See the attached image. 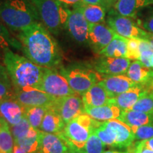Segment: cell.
I'll use <instances>...</instances> for the list:
<instances>
[{
    "label": "cell",
    "mask_w": 153,
    "mask_h": 153,
    "mask_svg": "<svg viewBox=\"0 0 153 153\" xmlns=\"http://www.w3.org/2000/svg\"><path fill=\"white\" fill-rule=\"evenodd\" d=\"M18 39L25 57L45 68L60 66L62 53L53 34L41 23H36L19 32Z\"/></svg>",
    "instance_id": "6da1fadb"
},
{
    "label": "cell",
    "mask_w": 153,
    "mask_h": 153,
    "mask_svg": "<svg viewBox=\"0 0 153 153\" xmlns=\"http://www.w3.org/2000/svg\"><path fill=\"white\" fill-rule=\"evenodd\" d=\"M4 63L14 89L35 88L40 83L44 68L21 56L11 49L4 51Z\"/></svg>",
    "instance_id": "7a4b0ae2"
},
{
    "label": "cell",
    "mask_w": 153,
    "mask_h": 153,
    "mask_svg": "<svg viewBox=\"0 0 153 153\" xmlns=\"http://www.w3.org/2000/svg\"><path fill=\"white\" fill-rule=\"evenodd\" d=\"M0 19L9 29L19 32L40 22L31 0H0Z\"/></svg>",
    "instance_id": "3957f363"
},
{
    "label": "cell",
    "mask_w": 153,
    "mask_h": 153,
    "mask_svg": "<svg viewBox=\"0 0 153 153\" xmlns=\"http://www.w3.org/2000/svg\"><path fill=\"white\" fill-rule=\"evenodd\" d=\"M37 11L39 22L53 35L65 29L70 9L58 0H31Z\"/></svg>",
    "instance_id": "277c9868"
},
{
    "label": "cell",
    "mask_w": 153,
    "mask_h": 153,
    "mask_svg": "<svg viewBox=\"0 0 153 153\" xmlns=\"http://www.w3.org/2000/svg\"><path fill=\"white\" fill-rule=\"evenodd\" d=\"M102 122L97 121L87 114L79 116L69 122L63 131L57 133L62 137L72 148L82 150L90 134L98 128Z\"/></svg>",
    "instance_id": "5b68a950"
},
{
    "label": "cell",
    "mask_w": 153,
    "mask_h": 153,
    "mask_svg": "<svg viewBox=\"0 0 153 153\" xmlns=\"http://www.w3.org/2000/svg\"><path fill=\"white\" fill-rule=\"evenodd\" d=\"M60 72L65 77L72 90L80 96L104 78L91 65L79 63L62 68Z\"/></svg>",
    "instance_id": "8992f818"
},
{
    "label": "cell",
    "mask_w": 153,
    "mask_h": 153,
    "mask_svg": "<svg viewBox=\"0 0 153 153\" xmlns=\"http://www.w3.org/2000/svg\"><path fill=\"white\" fill-rule=\"evenodd\" d=\"M36 89L44 91L56 99L76 94L69 85L65 77L60 73V70L55 68H44L43 77Z\"/></svg>",
    "instance_id": "52a82bcc"
},
{
    "label": "cell",
    "mask_w": 153,
    "mask_h": 153,
    "mask_svg": "<svg viewBox=\"0 0 153 153\" xmlns=\"http://www.w3.org/2000/svg\"><path fill=\"white\" fill-rule=\"evenodd\" d=\"M106 23L116 34L126 38L145 40L148 33L140 28L131 18L121 16L113 9L108 11Z\"/></svg>",
    "instance_id": "ba28073f"
},
{
    "label": "cell",
    "mask_w": 153,
    "mask_h": 153,
    "mask_svg": "<svg viewBox=\"0 0 153 153\" xmlns=\"http://www.w3.org/2000/svg\"><path fill=\"white\" fill-rule=\"evenodd\" d=\"M89 24L86 20L82 7H74L70 11L65 29L74 41L79 45H88Z\"/></svg>",
    "instance_id": "9c48e42d"
},
{
    "label": "cell",
    "mask_w": 153,
    "mask_h": 153,
    "mask_svg": "<svg viewBox=\"0 0 153 153\" xmlns=\"http://www.w3.org/2000/svg\"><path fill=\"white\" fill-rule=\"evenodd\" d=\"M60 114L66 124L85 113V106L82 96L74 94L57 99L51 105Z\"/></svg>",
    "instance_id": "30bf717a"
},
{
    "label": "cell",
    "mask_w": 153,
    "mask_h": 153,
    "mask_svg": "<svg viewBox=\"0 0 153 153\" xmlns=\"http://www.w3.org/2000/svg\"><path fill=\"white\" fill-rule=\"evenodd\" d=\"M131 61L126 57L100 56L96 59L91 67L103 77L126 73Z\"/></svg>",
    "instance_id": "8fae6325"
},
{
    "label": "cell",
    "mask_w": 153,
    "mask_h": 153,
    "mask_svg": "<svg viewBox=\"0 0 153 153\" xmlns=\"http://www.w3.org/2000/svg\"><path fill=\"white\" fill-rule=\"evenodd\" d=\"M14 98L26 108L48 107L56 100L51 95L35 88L14 89Z\"/></svg>",
    "instance_id": "7c38bea8"
},
{
    "label": "cell",
    "mask_w": 153,
    "mask_h": 153,
    "mask_svg": "<svg viewBox=\"0 0 153 153\" xmlns=\"http://www.w3.org/2000/svg\"><path fill=\"white\" fill-rule=\"evenodd\" d=\"M116 34L105 24H89L88 45L94 52L99 54L110 43Z\"/></svg>",
    "instance_id": "4fadbf2b"
},
{
    "label": "cell",
    "mask_w": 153,
    "mask_h": 153,
    "mask_svg": "<svg viewBox=\"0 0 153 153\" xmlns=\"http://www.w3.org/2000/svg\"><path fill=\"white\" fill-rule=\"evenodd\" d=\"M71 147L58 134L40 131L39 148L37 153H68Z\"/></svg>",
    "instance_id": "5bb4252c"
},
{
    "label": "cell",
    "mask_w": 153,
    "mask_h": 153,
    "mask_svg": "<svg viewBox=\"0 0 153 153\" xmlns=\"http://www.w3.org/2000/svg\"><path fill=\"white\" fill-rule=\"evenodd\" d=\"M99 83L104 88L109 98L117 97L137 85L126 74L106 76Z\"/></svg>",
    "instance_id": "9a60e30c"
},
{
    "label": "cell",
    "mask_w": 153,
    "mask_h": 153,
    "mask_svg": "<svg viewBox=\"0 0 153 153\" xmlns=\"http://www.w3.org/2000/svg\"><path fill=\"white\" fill-rule=\"evenodd\" d=\"M25 114V107L15 98L0 101V117L10 126L16 125Z\"/></svg>",
    "instance_id": "2e32d148"
},
{
    "label": "cell",
    "mask_w": 153,
    "mask_h": 153,
    "mask_svg": "<svg viewBox=\"0 0 153 153\" xmlns=\"http://www.w3.org/2000/svg\"><path fill=\"white\" fill-rule=\"evenodd\" d=\"M147 91L148 90L145 89L144 85L137 84L129 90L120 94L114 98H110L108 104L117 106L121 111L131 109L137 100Z\"/></svg>",
    "instance_id": "e0dca14e"
},
{
    "label": "cell",
    "mask_w": 153,
    "mask_h": 153,
    "mask_svg": "<svg viewBox=\"0 0 153 153\" xmlns=\"http://www.w3.org/2000/svg\"><path fill=\"white\" fill-rule=\"evenodd\" d=\"M116 134V147L118 148H130L135 140V135L131 128L121 120L113 119L105 121Z\"/></svg>",
    "instance_id": "ac0fdd59"
},
{
    "label": "cell",
    "mask_w": 153,
    "mask_h": 153,
    "mask_svg": "<svg viewBox=\"0 0 153 153\" xmlns=\"http://www.w3.org/2000/svg\"><path fill=\"white\" fill-rule=\"evenodd\" d=\"M153 4V0H118L113 9L121 16L135 19L140 11Z\"/></svg>",
    "instance_id": "d6986e66"
},
{
    "label": "cell",
    "mask_w": 153,
    "mask_h": 153,
    "mask_svg": "<svg viewBox=\"0 0 153 153\" xmlns=\"http://www.w3.org/2000/svg\"><path fill=\"white\" fill-rule=\"evenodd\" d=\"M86 108L98 107L108 104L109 97L104 88L99 83L95 84L82 96Z\"/></svg>",
    "instance_id": "ffe728a7"
},
{
    "label": "cell",
    "mask_w": 153,
    "mask_h": 153,
    "mask_svg": "<svg viewBox=\"0 0 153 153\" xmlns=\"http://www.w3.org/2000/svg\"><path fill=\"white\" fill-rule=\"evenodd\" d=\"M118 120L131 128L153 124V113H145L132 109L121 111Z\"/></svg>",
    "instance_id": "44dd1931"
},
{
    "label": "cell",
    "mask_w": 153,
    "mask_h": 153,
    "mask_svg": "<svg viewBox=\"0 0 153 153\" xmlns=\"http://www.w3.org/2000/svg\"><path fill=\"white\" fill-rule=\"evenodd\" d=\"M66 123L61 118L60 114L52 106L47 107L39 131L48 133L57 134L63 131Z\"/></svg>",
    "instance_id": "7402d4cb"
},
{
    "label": "cell",
    "mask_w": 153,
    "mask_h": 153,
    "mask_svg": "<svg viewBox=\"0 0 153 153\" xmlns=\"http://www.w3.org/2000/svg\"><path fill=\"white\" fill-rule=\"evenodd\" d=\"M126 75L135 84L145 85L153 80V70L140 60H134L131 62Z\"/></svg>",
    "instance_id": "603a6c76"
},
{
    "label": "cell",
    "mask_w": 153,
    "mask_h": 153,
    "mask_svg": "<svg viewBox=\"0 0 153 153\" xmlns=\"http://www.w3.org/2000/svg\"><path fill=\"white\" fill-rule=\"evenodd\" d=\"M85 113L95 120L105 122L113 119H117L120 116L121 110L114 105L106 104L98 107L86 108Z\"/></svg>",
    "instance_id": "cb8c5ba5"
},
{
    "label": "cell",
    "mask_w": 153,
    "mask_h": 153,
    "mask_svg": "<svg viewBox=\"0 0 153 153\" xmlns=\"http://www.w3.org/2000/svg\"><path fill=\"white\" fill-rule=\"evenodd\" d=\"M128 38L116 34L113 40L103 49L99 55L100 56L112 57H126L128 52Z\"/></svg>",
    "instance_id": "d4e9b609"
},
{
    "label": "cell",
    "mask_w": 153,
    "mask_h": 153,
    "mask_svg": "<svg viewBox=\"0 0 153 153\" xmlns=\"http://www.w3.org/2000/svg\"><path fill=\"white\" fill-rule=\"evenodd\" d=\"M40 131L31 128L26 135L14 141V144L19 145L27 153H37L39 148Z\"/></svg>",
    "instance_id": "484cf974"
},
{
    "label": "cell",
    "mask_w": 153,
    "mask_h": 153,
    "mask_svg": "<svg viewBox=\"0 0 153 153\" xmlns=\"http://www.w3.org/2000/svg\"><path fill=\"white\" fill-rule=\"evenodd\" d=\"M82 11L89 24H104L106 9L103 6L85 4L82 7Z\"/></svg>",
    "instance_id": "4316f807"
},
{
    "label": "cell",
    "mask_w": 153,
    "mask_h": 153,
    "mask_svg": "<svg viewBox=\"0 0 153 153\" xmlns=\"http://www.w3.org/2000/svg\"><path fill=\"white\" fill-rule=\"evenodd\" d=\"M14 141L9 125L4 120L0 124V153H13Z\"/></svg>",
    "instance_id": "83f0119b"
},
{
    "label": "cell",
    "mask_w": 153,
    "mask_h": 153,
    "mask_svg": "<svg viewBox=\"0 0 153 153\" xmlns=\"http://www.w3.org/2000/svg\"><path fill=\"white\" fill-rule=\"evenodd\" d=\"M47 111V107H25L24 116L32 128L39 130Z\"/></svg>",
    "instance_id": "f1b7e54d"
},
{
    "label": "cell",
    "mask_w": 153,
    "mask_h": 153,
    "mask_svg": "<svg viewBox=\"0 0 153 153\" xmlns=\"http://www.w3.org/2000/svg\"><path fill=\"white\" fill-rule=\"evenodd\" d=\"M0 48L4 51L6 49L14 48L21 50V43L11 35L7 26L0 19Z\"/></svg>",
    "instance_id": "f546056e"
},
{
    "label": "cell",
    "mask_w": 153,
    "mask_h": 153,
    "mask_svg": "<svg viewBox=\"0 0 153 153\" xmlns=\"http://www.w3.org/2000/svg\"><path fill=\"white\" fill-rule=\"evenodd\" d=\"M94 132L105 145L116 147V134L106 122H102L98 128L94 129Z\"/></svg>",
    "instance_id": "4dcf8cb0"
},
{
    "label": "cell",
    "mask_w": 153,
    "mask_h": 153,
    "mask_svg": "<svg viewBox=\"0 0 153 153\" xmlns=\"http://www.w3.org/2000/svg\"><path fill=\"white\" fill-rule=\"evenodd\" d=\"M15 91L7 70L0 75V101L14 98Z\"/></svg>",
    "instance_id": "1f68e13d"
},
{
    "label": "cell",
    "mask_w": 153,
    "mask_h": 153,
    "mask_svg": "<svg viewBox=\"0 0 153 153\" xmlns=\"http://www.w3.org/2000/svg\"><path fill=\"white\" fill-rule=\"evenodd\" d=\"M131 109L145 113H153L152 91H148L145 93L133 105Z\"/></svg>",
    "instance_id": "d6a6232c"
},
{
    "label": "cell",
    "mask_w": 153,
    "mask_h": 153,
    "mask_svg": "<svg viewBox=\"0 0 153 153\" xmlns=\"http://www.w3.org/2000/svg\"><path fill=\"white\" fill-rule=\"evenodd\" d=\"M105 146L106 145L94 131L89 135L85 148L82 150L85 153H103Z\"/></svg>",
    "instance_id": "836d02e7"
},
{
    "label": "cell",
    "mask_w": 153,
    "mask_h": 153,
    "mask_svg": "<svg viewBox=\"0 0 153 153\" xmlns=\"http://www.w3.org/2000/svg\"><path fill=\"white\" fill-rule=\"evenodd\" d=\"M140 58L139 60L145 66L150 68V59L153 55V45L145 40H140Z\"/></svg>",
    "instance_id": "e575fe53"
},
{
    "label": "cell",
    "mask_w": 153,
    "mask_h": 153,
    "mask_svg": "<svg viewBox=\"0 0 153 153\" xmlns=\"http://www.w3.org/2000/svg\"><path fill=\"white\" fill-rule=\"evenodd\" d=\"M31 128V126L28 123V120L26 119L25 116H24L19 123L11 126V131L13 138H14V141L17 140L26 135Z\"/></svg>",
    "instance_id": "d590c367"
},
{
    "label": "cell",
    "mask_w": 153,
    "mask_h": 153,
    "mask_svg": "<svg viewBox=\"0 0 153 153\" xmlns=\"http://www.w3.org/2000/svg\"><path fill=\"white\" fill-rule=\"evenodd\" d=\"M131 129L135 135V138L138 140L153 138L152 124L140 126V127L131 128Z\"/></svg>",
    "instance_id": "8d00e7d4"
},
{
    "label": "cell",
    "mask_w": 153,
    "mask_h": 153,
    "mask_svg": "<svg viewBox=\"0 0 153 153\" xmlns=\"http://www.w3.org/2000/svg\"><path fill=\"white\" fill-rule=\"evenodd\" d=\"M140 40L136 38H128V52L126 58L130 60H138L140 58Z\"/></svg>",
    "instance_id": "74e56055"
},
{
    "label": "cell",
    "mask_w": 153,
    "mask_h": 153,
    "mask_svg": "<svg viewBox=\"0 0 153 153\" xmlns=\"http://www.w3.org/2000/svg\"><path fill=\"white\" fill-rule=\"evenodd\" d=\"M143 29L146 30L147 32L153 33V12L145 19L143 24Z\"/></svg>",
    "instance_id": "f35d334b"
},
{
    "label": "cell",
    "mask_w": 153,
    "mask_h": 153,
    "mask_svg": "<svg viewBox=\"0 0 153 153\" xmlns=\"http://www.w3.org/2000/svg\"><path fill=\"white\" fill-rule=\"evenodd\" d=\"M62 4L67 6L68 7H72V9L74 7H82L85 3L82 0H58Z\"/></svg>",
    "instance_id": "ab89813d"
},
{
    "label": "cell",
    "mask_w": 153,
    "mask_h": 153,
    "mask_svg": "<svg viewBox=\"0 0 153 153\" xmlns=\"http://www.w3.org/2000/svg\"><path fill=\"white\" fill-rule=\"evenodd\" d=\"M137 143H138L140 145L143 147V148L149 149V150L153 151V138L140 140Z\"/></svg>",
    "instance_id": "60d3db41"
},
{
    "label": "cell",
    "mask_w": 153,
    "mask_h": 153,
    "mask_svg": "<svg viewBox=\"0 0 153 153\" xmlns=\"http://www.w3.org/2000/svg\"><path fill=\"white\" fill-rule=\"evenodd\" d=\"M102 1L104 4L106 10H110L114 7L115 4L116 3L118 0H102Z\"/></svg>",
    "instance_id": "b9f144b4"
},
{
    "label": "cell",
    "mask_w": 153,
    "mask_h": 153,
    "mask_svg": "<svg viewBox=\"0 0 153 153\" xmlns=\"http://www.w3.org/2000/svg\"><path fill=\"white\" fill-rule=\"evenodd\" d=\"M83 2L85 4H98V5H101L103 7H105L104 4L102 0H82ZM106 8V7H105Z\"/></svg>",
    "instance_id": "7bdbcfd3"
},
{
    "label": "cell",
    "mask_w": 153,
    "mask_h": 153,
    "mask_svg": "<svg viewBox=\"0 0 153 153\" xmlns=\"http://www.w3.org/2000/svg\"><path fill=\"white\" fill-rule=\"evenodd\" d=\"M13 153H27L24 150L19 147V145L14 144V151H13Z\"/></svg>",
    "instance_id": "ee69618b"
},
{
    "label": "cell",
    "mask_w": 153,
    "mask_h": 153,
    "mask_svg": "<svg viewBox=\"0 0 153 153\" xmlns=\"http://www.w3.org/2000/svg\"><path fill=\"white\" fill-rule=\"evenodd\" d=\"M145 41H149L153 45V33H148V36H147L146 39H145Z\"/></svg>",
    "instance_id": "f6af8a7d"
},
{
    "label": "cell",
    "mask_w": 153,
    "mask_h": 153,
    "mask_svg": "<svg viewBox=\"0 0 153 153\" xmlns=\"http://www.w3.org/2000/svg\"><path fill=\"white\" fill-rule=\"evenodd\" d=\"M68 153H85V152H84L83 150H77V149L71 148V149H70Z\"/></svg>",
    "instance_id": "bcb514c9"
},
{
    "label": "cell",
    "mask_w": 153,
    "mask_h": 153,
    "mask_svg": "<svg viewBox=\"0 0 153 153\" xmlns=\"http://www.w3.org/2000/svg\"><path fill=\"white\" fill-rule=\"evenodd\" d=\"M103 153H132L129 151V152H119V151H114V150H108L105 151Z\"/></svg>",
    "instance_id": "7dc6e473"
},
{
    "label": "cell",
    "mask_w": 153,
    "mask_h": 153,
    "mask_svg": "<svg viewBox=\"0 0 153 153\" xmlns=\"http://www.w3.org/2000/svg\"><path fill=\"white\" fill-rule=\"evenodd\" d=\"M6 70H6L5 67H3L2 65H0V75H1L2 73H4Z\"/></svg>",
    "instance_id": "c3c4849f"
},
{
    "label": "cell",
    "mask_w": 153,
    "mask_h": 153,
    "mask_svg": "<svg viewBox=\"0 0 153 153\" xmlns=\"http://www.w3.org/2000/svg\"><path fill=\"white\" fill-rule=\"evenodd\" d=\"M150 68L153 69V55L150 57Z\"/></svg>",
    "instance_id": "681fc988"
},
{
    "label": "cell",
    "mask_w": 153,
    "mask_h": 153,
    "mask_svg": "<svg viewBox=\"0 0 153 153\" xmlns=\"http://www.w3.org/2000/svg\"><path fill=\"white\" fill-rule=\"evenodd\" d=\"M2 120H3V118H1V117H0V124H1V121H2Z\"/></svg>",
    "instance_id": "f907efd6"
},
{
    "label": "cell",
    "mask_w": 153,
    "mask_h": 153,
    "mask_svg": "<svg viewBox=\"0 0 153 153\" xmlns=\"http://www.w3.org/2000/svg\"><path fill=\"white\" fill-rule=\"evenodd\" d=\"M151 86H152V89H153V80L152 82H151Z\"/></svg>",
    "instance_id": "816d5d0a"
},
{
    "label": "cell",
    "mask_w": 153,
    "mask_h": 153,
    "mask_svg": "<svg viewBox=\"0 0 153 153\" xmlns=\"http://www.w3.org/2000/svg\"><path fill=\"white\" fill-rule=\"evenodd\" d=\"M152 93H153V91H152Z\"/></svg>",
    "instance_id": "f5cc1de1"
}]
</instances>
